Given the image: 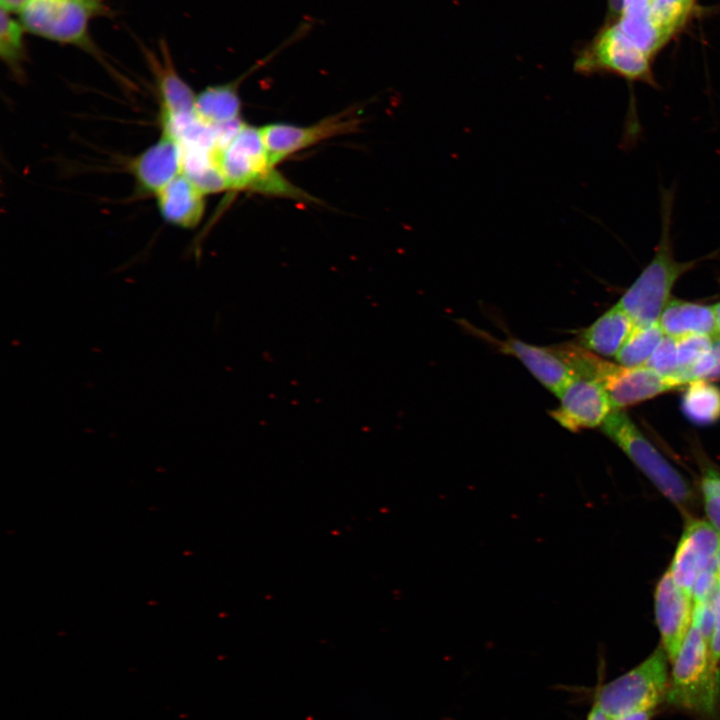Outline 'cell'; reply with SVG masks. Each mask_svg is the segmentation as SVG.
Returning a JSON list of instances; mask_svg holds the SVG:
<instances>
[{
	"label": "cell",
	"mask_w": 720,
	"mask_h": 720,
	"mask_svg": "<svg viewBox=\"0 0 720 720\" xmlns=\"http://www.w3.org/2000/svg\"><path fill=\"white\" fill-rule=\"evenodd\" d=\"M673 205V189L662 188L661 231L653 258L617 303L629 315L634 325L658 322L662 311L671 300V292L676 282L699 262L707 259L702 257L691 261L676 260L671 236Z\"/></svg>",
	"instance_id": "6da1fadb"
},
{
	"label": "cell",
	"mask_w": 720,
	"mask_h": 720,
	"mask_svg": "<svg viewBox=\"0 0 720 720\" xmlns=\"http://www.w3.org/2000/svg\"><path fill=\"white\" fill-rule=\"evenodd\" d=\"M672 663L665 701L700 718L714 717L720 706V665L693 625Z\"/></svg>",
	"instance_id": "7a4b0ae2"
},
{
	"label": "cell",
	"mask_w": 720,
	"mask_h": 720,
	"mask_svg": "<svg viewBox=\"0 0 720 720\" xmlns=\"http://www.w3.org/2000/svg\"><path fill=\"white\" fill-rule=\"evenodd\" d=\"M107 0H33L19 15L28 34L61 45L74 46L100 63L108 64L93 40L90 25L99 17H111Z\"/></svg>",
	"instance_id": "3957f363"
},
{
	"label": "cell",
	"mask_w": 720,
	"mask_h": 720,
	"mask_svg": "<svg viewBox=\"0 0 720 720\" xmlns=\"http://www.w3.org/2000/svg\"><path fill=\"white\" fill-rule=\"evenodd\" d=\"M217 163L227 189L303 196L274 170L260 128L246 123L216 152Z\"/></svg>",
	"instance_id": "277c9868"
},
{
	"label": "cell",
	"mask_w": 720,
	"mask_h": 720,
	"mask_svg": "<svg viewBox=\"0 0 720 720\" xmlns=\"http://www.w3.org/2000/svg\"><path fill=\"white\" fill-rule=\"evenodd\" d=\"M601 430L672 503L682 510L691 505L693 492L686 479L625 412L612 410L601 425Z\"/></svg>",
	"instance_id": "5b68a950"
},
{
	"label": "cell",
	"mask_w": 720,
	"mask_h": 720,
	"mask_svg": "<svg viewBox=\"0 0 720 720\" xmlns=\"http://www.w3.org/2000/svg\"><path fill=\"white\" fill-rule=\"evenodd\" d=\"M669 661L664 649L657 648L640 664L612 681L599 686L596 703L608 719L641 710H655L665 700Z\"/></svg>",
	"instance_id": "8992f818"
},
{
	"label": "cell",
	"mask_w": 720,
	"mask_h": 720,
	"mask_svg": "<svg viewBox=\"0 0 720 720\" xmlns=\"http://www.w3.org/2000/svg\"><path fill=\"white\" fill-rule=\"evenodd\" d=\"M574 68L578 73H614L629 81L656 86L651 59L630 41L618 24L604 29L577 56Z\"/></svg>",
	"instance_id": "52a82bcc"
},
{
	"label": "cell",
	"mask_w": 720,
	"mask_h": 720,
	"mask_svg": "<svg viewBox=\"0 0 720 720\" xmlns=\"http://www.w3.org/2000/svg\"><path fill=\"white\" fill-rule=\"evenodd\" d=\"M720 534L707 521L689 519L683 530L669 572L675 583L692 596L697 577L717 566Z\"/></svg>",
	"instance_id": "ba28073f"
},
{
	"label": "cell",
	"mask_w": 720,
	"mask_h": 720,
	"mask_svg": "<svg viewBox=\"0 0 720 720\" xmlns=\"http://www.w3.org/2000/svg\"><path fill=\"white\" fill-rule=\"evenodd\" d=\"M359 122L354 113L343 112L311 126L271 123L260 130L270 160L275 166L301 149L334 136L354 132Z\"/></svg>",
	"instance_id": "9c48e42d"
},
{
	"label": "cell",
	"mask_w": 720,
	"mask_h": 720,
	"mask_svg": "<svg viewBox=\"0 0 720 720\" xmlns=\"http://www.w3.org/2000/svg\"><path fill=\"white\" fill-rule=\"evenodd\" d=\"M655 618L662 648L672 663L692 626L693 599L675 583L669 571L656 586Z\"/></svg>",
	"instance_id": "30bf717a"
},
{
	"label": "cell",
	"mask_w": 720,
	"mask_h": 720,
	"mask_svg": "<svg viewBox=\"0 0 720 720\" xmlns=\"http://www.w3.org/2000/svg\"><path fill=\"white\" fill-rule=\"evenodd\" d=\"M559 398L550 415L571 432L601 426L613 410L604 387L588 378L576 377Z\"/></svg>",
	"instance_id": "8fae6325"
},
{
	"label": "cell",
	"mask_w": 720,
	"mask_h": 720,
	"mask_svg": "<svg viewBox=\"0 0 720 720\" xmlns=\"http://www.w3.org/2000/svg\"><path fill=\"white\" fill-rule=\"evenodd\" d=\"M598 382L604 387L613 410H621L677 388L672 381L645 366L630 368L608 361Z\"/></svg>",
	"instance_id": "7c38bea8"
},
{
	"label": "cell",
	"mask_w": 720,
	"mask_h": 720,
	"mask_svg": "<svg viewBox=\"0 0 720 720\" xmlns=\"http://www.w3.org/2000/svg\"><path fill=\"white\" fill-rule=\"evenodd\" d=\"M129 169L141 192L156 195L182 173L178 141L169 132L162 130L160 138L138 154L131 161Z\"/></svg>",
	"instance_id": "4fadbf2b"
},
{
	"label": "cell",
	"mask_w": 720,
	"mask_h": 720,
	"mask_svg": "<svg viewBox=\"0 0 720 720\" xmlns=\"http://www.w3.org/2000/svg\"><path fill=\"white\" fill-rule=\"evenodd\" d=\"M142 50L155 77L161 121L193 114L196 95L175 69L167 43L163 39L159 42L160 55L145 46Z\"/></svg>",
	"instance_id": "5bb4252c"
},
{
	"label": "cell",
	"mask_w": 720,
	"mask_h": 720,
	"mask_svg": "<svg viewBox=\"0 0 720 720\" xmlns=\"http://www.w3.org/2000/svg\"><path fill=\"white\" fill-rule=\"evenodd\" d=\"M484 336L495 343L501 352L519 359L530 373L557 397L576 378L571 368L551 347L535 346L513 337L499 340Z\"/></svg>",
	"instance_id": "9a60e30c"
},
{
	"label": "cell",
	"mask_w": 720,
	"mask_h": 720,
	"mask_svg": "<svg viewBox=\"0 0 720 720\" xmlns=\"http://www.w3.org/2000/svg\"><path fill=\"white\" fill-rule=\"evenodd\" d=\"M162 218L180 228H194L205 211V194L183 173L156 195Z\"/></svg>",
	"instance_id": "2e32d148"
},
{
	"label": "cell",
	"mask_w": 720,
	"mask_h": 720,
	"mask_svg": "<svg viewBox=\"0 0 720 720\" xmlns=\"http://www.w3.org/2000/svg\"><path fill=\"white\" fill-rule=\"evenodd\" d=\"M658 323L664 334L670 337L702 334L717 338L713 306L672 299L662 311Z\"/></svg>",
	"instance_id": "e0dca14e"
},
{
	"label": "cell",
	"mask_w": 720,
	"mask_h": 720,
	"mask_svg": "<svg viewBox=\"0 0 720 720\" xmlns=\"http://www.w3.org/2000/svg\"><path fill=\"white\" fill-rule=\"evenodd\" d=\"M634 328L629 315L615 304L580 335V346L602 356H616Z\"/></svg>",
	"instance_id": "ac0fdd59"
},
{
	"label": "cell",
	"mask_w": 720,
	"mask_h": 720,
	"mask_svg": "<svg viewBox=\"0 0 720 720\" xmlns=\"http://www.w3.org/2000/svg\"><path fill=\"white\" fill-rule=\"evenodd\" d=\"M652 1L624 0L617 23L630 41L650 59L670 38L650 17Z\"/></svg>",
	"instance_id": "d6986e66"
},
{
	"label": "cell",
	"mask_w": 720,
	"mask_h": 720,
	"mask_svg": "<svg viewBox=\"0 0 720 720\" xmlns=\"http://www.w3.org/2000/svg\"><path fill=\"white\" fill-rule=\"evenodd\" d=\"M247 74L229 83L209 86L196 95L194 111L197 118L211 126L239 120L241 101L238 87Z\"/></svg>",
	"instance_id": "ffe728a7"
},
{
	"label": "cell",
	"mask_w": 720,
	"mask_h": 720,
	"mask_svg": "<svg viewBox=\"0 0 720 720\" xmlns=\"http://www.w3.org/2000/svg\"><path fill=\"white\" fill-rule=\"evenodd\" d=\"M27 31L19 17L1 9L0 58L10 74L18 81L25 79L29 59L26 43Z\"/></svg>",
	"instance_id": "44dd1931"
},
{
	"label": "cell",
	"mask_w": 720,
	"mask_h": 720,
	"mask_svg": "<svg viewBox=\"0 0 720 720\" xmlns=\"http://www.w3.org/2000/svg\"><path fill=\"white\" fill-rule=\"evenodd\" d=\"M681 409L693 424L716 423L720 420V387L707 379L688 383L681 398Z\"/></svg>",
	"instance_id": "7402d4cb"
},
{
	"label": "cell",
	"mask_w": 720,
	"mask_h": 720,
	"mask_svg": "<svg viewBox=\"0 0 720 720\" xmlns=\"http://www.w3.org/2000/svg\"><path fill=\"white\" fill-rule=\"evenodd\" d=\"M664 336L658 322L634 325L615 358L625 367L644 366Z\"/></svg>",
	"instance_id": "603a6c76"
},
{
	"label": "cell",
	"mask_w": 720,
	"mask_h": 720,
	"mask_svg": "<svg viewBox=\"0 0 720 720\" xmlns=\"http://www.w3.org/2000/svg\"><path fill=\"white\" fill-rule=\"evenodd\" d=\"M695 0H653L650 17L670 37L685 22Z\"/></svg>",
	"instance_id": "cb8c5ba5"
},
{
	"label": "cell",
	"mask_w": 720,
	"mask_h": 720,
	"mask_svg": "<svg viewBox=\"0 0 720 720\" xmlns=\"http://www.w3.org/2000/svg\"><path fill=\"white\" fill-rule=\"evenodd\" d=\"M677 341L678 373L676 380L684 386V374L703 356L713 350L714 338L702 334H689Z\"/></svg>",
	"instance_id": "d4e9b609"
},
{
	"label": "cell",
	"mask_w": 720,
	"mask_h": 720,
	"mask_svg": "<svg viewBox=\"0 0 720 720\" xmlns=\"http://www.w3.org/2000/svg\"><path fill=\"white\" fill-rule=\"evenodd\" d=\"M644 366L680 387L676 380L679 369L676 338L665 335Z\"/></svg>",
	"instance_id": "484cf974"
},
{
	"label": "cell",
	"mask_w": 720,
	"mask_h": 720,
	"mask_svg": "<svg viewBox=\"0 0 720 720\" xmlns=\"http://www.w3.org/2000/svg\"><path fill=\"white\" fill-rule=\"evenodd\" d=\"M715 592L708 599L702 602L693 603L692 625L699 630L708 645L710 643L716 621Z\"/></svg>",
	"instance_id": "4316f807"
},
{
	"label": "cell",
	"mask_w": 720,
	"mask_h": 720,
	"mask_svg": "<svg viewBox=\"0 0 720 720\" xmlns=\"http://www.w3.org/2000/svg\"><path fill=\"white\" fill-rule=\"evenodd\" d=\"M704 507L708 522L720 534V494L703 492Z\"/></svg>",
	"instance_id": "83f0119b"
},
{
	"label": "cell",
	"mask_w": 720,
	"mask_h": 720,
	"mask_svg": "<svg viewBox=\"0 0 720 720\" xmlns=\"http://www.w3.org/2000/svg\"><path fill=\"white\" fill-rule=\"evenodd\" d=\"M716 603V621L713 634L709 643L710 654L713 661L720 665V586L718 585L715 592Z\"/></svg>",
	"instance_id": "f1b7e54d"
},
{
	"label": "cell",
	"mask_w": 720,
	"mask_h": 720,
	"mask_svg": "<svg viewBox=\"0 0 720 720\" xmlns=\"http://www.w3.org/2000/svg\"><path fill=\"white\" fill-rule=\"evenodd\" d=\"M33 0H0L1 9L19 15Z\"/></svg>",
	"instance_id": "f546056e"
},
{
	"label": "cell",
	"mask_w": 720,
	"mask_h": 720,
	"mask_svg": "<svg viewBox=\"0 0 720 720\" xmlns=\"http://www.w3.org/2000/svg\"><path fill=\"white\" fill-rule=\"evenodd\" d=\"M702 492H714L720 494V476L709 474L701 483Z\"/></svg>",
	"instance_id": "4dcf8cb0"
},
{
	"label": "cell",
	"mask_w": 720,
	"mask_h": 720,
	"mask_svg": "<svg viewBox=\"0 0 720 720\" xmlns=\"http://www.w3.org/2000/svg\"><path fill=\"white\" fill-rule=\"evenodd\" d=\"M655 713V710L649 709V710H641L632 712L629 714H625L619 717H615L608 720H651Z\"/></svg>",
	"instance_id": "1f68e13d"
},
{
	"label": "cell",
	"mask_w": 720,
	"mask_h": 720,
	"mask_svg": "<svg viewBox=\"0 0 720 720\" xmlns=\"http://www.w3.org/2000/svg\"><path fill=\"white\" fill-rule=\"evenodd\" d=\"M713 353L715 356L716 364L707 380H719L720 379V339L719 338L714 339Z\"/></svg>",
	"instance_id": "d6a6232c"
},
{
	"label": "cell",
	"mask_w": 720,
	"mask_h": 720,
	"mask_svg": "<svg viewBox=\"0 0 720 720\" xmlns=\"http://www.w3.org/2000/svg\"><path fill=\"white\" fill-rule=\"evenodd\" d=\"M586 720H608V718L602 709L596 703H593Z\"/></svg>",
	"instance_id": "836d02e7"
},
{
	"label": "cell",
	"mask_w": 720,
	"mask_h": 720,
	"mask_svg": "<svg viewBox=\"0 0 720 720\" xmlns=\"http://www.w3.org/2000/svg\"><path fill=\"white\" fill-rule=\"evenodd\" d=\"M624 0H609V9L612 15L619 16L622 13Z\"/></svg>",
	"instance_id": "e575fe53"
},
{
	"label": "cell",
	"mask_w": 720,
	"mask_h": 720,
	"mask_svg": "<svg viewBox=\"0 0 720 720\" xmlns=\"http://www.w3.org/2000/svg\"><path fill=\"white\" fill-rule=\"evenodd\" d=\"M713 308L716 319L717 338L720 339V302L714 305Z\"/></svg>",
	"instance_id": "d590c367"
},
{
	"label": "cell",
	"mask_w": 720,
	"mask_h": 720,
	"mask_svg": "<svg viewBox=\"0 0 720 720\" xmlns=\"http://www.w3.org/2000/svg\"><path fill=\"white\" fill-rule=\"evenodd\" d=\"M718 585L720 586V551L717 559Z\"/></svg>",
	"instance_id": "8d00e7d4"
}]
</instances>
